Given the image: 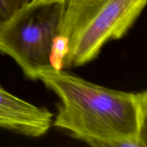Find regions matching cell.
Returning a JSON list of instances; mask_svg holds the SVG:
<instances>
[{
	"label": "cell",
	"mask_w": 147,
	"mask_h": 147,
	"mask_svg": "<svg viewBox=\"0 0 147 147\" xmlns=\"http://www.w3.org/2000/svg\"><path fill=\"white\" fill-rule=\"evenodd\" d=\"M147 0H65L57 37L65 54L63 69L93 60L107 42L125 35Z\"/></svg>",
	"instance_id": "7a4b0ae2"
},
{
	"label": "cell",
	"mask_w": 147,
	"mask_h": 147,
	"mask_svg": "<svg viewBox=\"0 0 147 147\" xmlns=\"http://www.w3.org/2000/svg\"><path fill=\"white\" fill-rule=\"evenodd\" d=\"M53 120L21 114L0 106V127L24 136L39 137L45 134Z\"/></svg>",
	"instance_id": "277c9868"
},
{
	"label": "cell",
	"mask_w": 147,
	"mask_h": 147,
	"mask_svg": "<svg viewBox=\"0 0 147 147\" xmlns=\"http://www.w3.org/2000/svg\"><path fill=\"white\" fill-rule=\"evenodd\" d=\"M60 98L53 126L93 146L142 147L136 93L92 83L54 67L38 75Z\"/></svg>",
	"instance_id": "6da1fadb"
},
{
	"label": "cell",
	"mask_w": 147,
	"mask_h": 147,
	"mask_svg": "<svg viewBox=\"0 0 147 147\" xmlns=\"http://www.w3.org/2000/svg\"><path fill=\"white\" fill-rule=\"evenodd\" d=\"M32 0H0V24Z\"/></svg>",
	"instance_id": "8992f818"
},
{
	"label": "cell",
	"mask_w": 147,
	"mask_h": 147,
	"mask_svg": "<svg viewBox=\"0 0 147 147\" xmlns=\"http://www.w3.org/2000/svg\"><path fill=\"white\" fill-rule=\"evenodd\" d=\"M138 106V142L147 147V90L136 93Z\"/></svg>",
	"instance_id": "5b68a950"
},
{
	"label": "cell",
	"mask_w": 147,
	"mask_h": 147,
	"mask_svg": "<svg viewBox=\"0 0 147 147\" xmlns=\"http://www.w3.org/2000/svg\"><path fill=\"white\" fill-rule=\"evenodd\" d=\"M64 9L63 3L30 1L0 24V52L9 56L28 78L53 67L52 53Z\"/></svg>",
	"instance_id": "3957f363"
},
{
	"label": "cell",
	"mask_w": 147,
	"mask_h": 147,
	"mask_svg": "<svg viewBox=\"0 0 147 147\" xmlns=\"http://www.w3.org/2000/svg\"><path fill=\"white\" fill-rule=\"evenodd\" d=\"M65 0H32V2L37 4H53V3H63Z\"/></svg>",
	"instance_id": "52a82bcc"
}]
</instances>
